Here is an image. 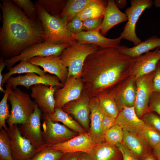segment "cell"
<instances>
[{"label":"cell","mask_w":160,"mask_h":160,"mask_svg":"<svg viewBox=\"0 0 160 160\" xmlns=\"http://www.w3.org/2000/svg\"><path fill=\"white\" fill-rule=\"evenodd\" d=\"M121 152L123 160H139L135 157L122 143H119L116 145Z\"/></svg>","instance_id":"obj_44"},{"label":"cell","mask_w":160,"mask_h":160,"mask_svg":"<svg viewBox=\"0 0 160 160\" xmlns=\"http://www.w3.org/2000/svg\"><path fill=\"white\" fill-rule=\"evenodd\" d=\"M8 100L11 106L9 116L6 121L9 126L23 124L34 111L36 103L28 94L19 88L12 89Z\"/></svg>","instance_id":"obj_5"},{"label":"cell","mask_w":160,"mask_h":160,"mask_svg":"<svg viewBox=\"0 0 160 160\" xmlns=\"http://www.w3.org/2000/svg\"><path fill=\"white\" fill-rule=\"evenodd\" d=\"M123 134V129L116 124L105 133V142L115 145L118 144L122 143Z\"/></svg>","instance_id":"obj_37"},{"label":"cell","mask_w":160,"mask_h":160,"mask_svg":"<svg viewBox=\"0 0 160 160\" xmlns=\"http://www.w3.org/2000/svg\"><path fill=\"white\" fill-rule=\"evenodd\" d=\"M30 73H34L41 76H44L47 74L39 66L32 64L27 60H22L20 63L10 68L7 72L2 74V87H3L7 80L12 75Z\"/></svg>","instance_id":"obj_29"},{"label":"cell","mask_w":160,"mask_h":160,"mask_svg":"<svg viewBox=\"0 0 160 160\" xmlns=\"http://www.w3.org/2000/svg\"><path fill=\"white\" fill-rule=\"evenodd\" d=\"M5 90L0 102V129L3 128L7 131L8 128L6 125V122L10 114L7 101L9 95L12 90V87L9 85L6 84Z\"/></svg>","instance_id":"obj_33"},{"label":"cell","mask_w":160,"mask_h":160,"mask_svg":"<svg viewBox=\"0 0 160 160\" xmlns=\"http://www.w3.org/2000/svg\"><path fill=\"white\" fill-rule=\"evenodd\" d=\"M115 2L117 7L119 9H123L126 6L127 1L126 0H116Z\"/></svg>","instance_id":"obj_50"},{"label":"cell","mask_w":160,"mask_h":160,"mask_svg":"<svg viewBox=\"0 0 160 160\" xmlns=\"http://www.w3.org/2000/svg\"><path fill=\"white\" fill-rule=\"evenodd\" d=\"M148 112H154L160 116V93L153 92L150 98Z\"/></svg>","instance_id":"obj_40"},{"label":"cell","mask_w":160,"mask_h":160,"mask_svg":"<svg viewBox=\"0 0 160 160\" xmlns=\"http://www.w3.org/2000/svg\"><path fill=\"white\" fill-rule=\"evenodd\" d=\"M99 48L93 44L78 41L68 45L60 55L61 60L68 68V77L73 76L80 78L87 57Z\"/></svg>","instance_id":"obj_4"},{"label":"cell","mask_w":160,"mask_h":160,"mask_svg":"<svg viewBox=\"0 0 160 160\" xmlns=\"http://www.w3.org/2000/svg\"><path fill=\"white\" fill-rule=\"evenodd\" d=\"M138 135L143 138L152 148L160 142V132L150 126L146 125Z\"/></svg>","instance_id":"obj_36"},{"label":"cell","mask_w":160,"mask_h":160,"mask_svg":"<svg viewBox=\"0 0 160 160\" xmlns=\"http://www.w3.org/2000/svg\"><path fill=\"white\" fill-rule=\"evenodd\" d=\"M154 71L153 91L160 93V60L157 63Z\"/></svg>","instance_id":"obj_45"},{"label":"cell","mask_w":160,"mask_h":160,"mask_svg":"<svg viewBox=\"0 0 160 160\" xmlns=\"http://www.w3.org/2000/svg\"><path fill=\"white\" fill-rule=\"evenodd\" d=\"M82 21L76 16L74 17L67 24L68 30L72 34H76L82 31Z\"/></svg>","instance_id":"obj_41"},{"label":"cell","mask_w":160,"mask_h":160,"mask_svg":"<svg viewBox=\"0 0 160 160\" xmlns=\"http://www.w3.org/2000/svg\"><path fill=\"white\" fill-rule=\"evenodd\" d=\"M41 112L36 103L33 113L26 121L19 126L22 135L37 149L44 144L41 129Z\"/></svg>","instance_id":"obj_11"},{"label":"cell","mask_w":160,"mask_h":160,"mask_svg":"<svg viewBox=\"0 0 160 160\" xmlns=\"http://www.w3.org/2000/svg\"><path fill=\"white\" fill-rule=\"evenodd\" d=\"M18 7L22 9L24 12L30 20L36 21L39 19L35 3L30 0H11Z\"/></svg>","instance_id":"obj_35"},{"label":"cell","mask_w":160,"mask_h":160,"mask_svg":"<svg viewBox=\"0 0 160 160\" xmlns=\"http://www.w3.org/2000/svg\"><path fill=\"white\" fill-rule=\"evenodd\" d=\"M103 18H98L88 19L82 21L83 30L92 31L99 29Z\"/></svg>","instance_id":"obj_42"},{"label":"cell","mask_w":160,"mask_h":160,"mask_svg":"<svg viewBox=\"0 0 160 160\" xmlns=\"http://www.w3.org/2000/svg\"><path fill=\"white\" fill-rule=\"evenodd\" d=\"M69 45L67 43L57 44L45 41L33 44L24 49L19 55L5 59L6 66L9 70L16 63L22 60H27L37 56L60 55Z\"/></svg>","instance_id":"obj_6"},{"label":"cell","mask_w":160,"mask_h":160,"mask_svg":"<svg viewBox=\"0 0 160 160\" xmlns=\"http://www.w3.org/2000/svg\"><path fill=\"white\" fill-rule=\"evenodd\" d=\"M89 98L87 94L65 105L62 109L73 115L87 132L90 127Z\"/></svg>","instance_id":"obj_18"},{"label":"cell","mask_w":160,"mask_h":160,"mask_svg":"<svg viewBox=\"0 0 160 160\" xmlns=\"http://www.w3.org/2000/svg\"><path fill=\"white\" fill-rule=\"evenodd\" d=\"M4 59L2 57L0 58V90L1 92L4 93L5 90L2 87L1 84L2 81L3 76L2 73V71L6 66V64L4 61Z\"/></svg>","instance_id":"obj_46"},{"label":"cell","mask_w":160,"mask_h":160,"mask_svg":"<svg viewBox=\"0 0 160 160\" xmlns=\"http://www.w3.org/2000/svg\"><path fill=\"white\" fill-rule=\"evenodd\" d=\"M89 105L90 114L88 133L95 143L105 142V134L102 128V121L104 113L100 107L98 98H89Z\"/></svg>","instance_id":"obj_19"},{"label":"cell","mask_w":160,"mask_h":160,"mask_svg":"<svg viewBox=\"0 0 160 160\" xmlns=\"http://www.w3.org/2000/svg\"><path fill=\"white\" fill-rule=\"evenodd\" d=\"M116 123V119L104 114L102 121V128L105 134Z\"/></svg>","instance_id":"obj_43"},{"label":"cell","mask_w":160,"mask_h":160,"mask_svg":"<svg viewBox=\"0 0 160 160\" xmlns=\"http://www.w3.org/2000/svg\"><path fill=\"white\" fill-rule=\"evenodd\" d=\"M154 71L137 78L136 96L134 108L137 116L141 119L148 112L151 96L153 91Z\"/></svg>","instance_id":"obj_10"},{"label":"cell","mask_w":160,"mask_h":160,"mask_svg":"<svg viewBox=\"0 0 160 160\" xmlns=\"http://www.w3.org/2000/svg\"><path fill=\"white\" fill-rule=\"evenodd\" d=\"M153 4L155 7L157 8H160V0H155Z\"/></svg>","instance_id":"obj_52"},{"label":"cell","mask_w":160,"mask_h":160,"mask_svg":"<svg viewBox=\"0 0 160 160\" xmlns=\"http://www.w3.org/2000/svg\"><path fill=\"white\" fill-rule=\"evenodd\" d=\"M42 136L45 143H54L63 142L77 136V134L63 124L47 118H41Z\"/></svg>","instance_id":"obj_13"},{"label":"cell","mask_w":160,"mask_h":160,"mask_svg":"<svg viewBox=\"0 0 160 160\" xmlns=\"http://www.w3.org/2000/svg\"><path fill=\"white\" fill-rule=\"evenodd\" d=\"M152 149L158 160H160V142L152 148Z\"/></svg>","instance_id":"obj_49"},{"label":"cell","mask_w":160,"mask_h":160,"mask_svg":"<svg viewBox=\"0 0 160 160\" xmlns=\"http://www.w3.org/2000/svg\"><path fill=\"white\" fill-rule=\"evenodd\" d=\"M78 159V160H92L89 153L82 152L79 153Z\"/></svg>","instance_id":"obj_48"},{"label":"cell","mask_w":160,"mask_h":160,"mask_svg":"<svg viewBox=\"0 0 160 160\" xmlns=\"http://www.w3.org/2000/svg\"><path fill=\"white\" fill-rule=\"evenodd\" d=\"M92 0H67L64 8L60 15V17L68 23L78 15Z\"/></svg>","instance_id":"obj_30"},{"label":"cell","mask_w":160,"mask_h":160,"mask_svg":"<svg viewBox=\"0 0 160 160\" xmlns=\"http://www.w3.org/2000/svg\"><path fill=\"white\" fill-rule=\"evenodd\" d=\"M160 60V48L150 51L137 58L134 64L132 73L136 78L154 71Z\"/></svg>","instance_id":"obj_22"},{"label":"cell","mask_w":160,"mask_h":160,"mask_svg":"<svg viewBox=\"0 0 160 160\" xmlns=\"http://www.w3.org/2000/svg\"><path fill=\"white\" fill-rule=\"evenodd\" d=\"M35 4L39 18L43 28L44 41L57 44H71L76 41L67 28V23L60 16L48 13L35 1Z\"/></svg>","instance_id":"obj_3"},{"label":"cell","mask_w":160,"mask_h":160,"mask_svg":"<svg viewBox=\"0 0 160 160\" xmlns=\"http://www.w3.org/2000/svg\"><path fill=\"white\" fill-rule=\"evenodd\" d=\"M107 4L106 0H92L76 16L82 21L88 19L103 18Z\"/></svg>","instance_id":"obj_28"},{"label":"cell","mask_w":160,"mask_h":160,"mask_svg":"<svg viewBox=\"0 0 160 160\" xmlns=\"http://www.w3.org/2000/svg\"><path fill=\"white\" fill-rule=\"evenodd\" d=\"M27 61L32 64L41 67L45 72L54 75L63 84L67 79L68 68L61 60L60 55L36 57Z\"/></svg>","instance_id":"obj_16"},{"label":"cell","mask_w":160,"mask_h":160,"mask_svg":"<svg viewBox=\"0 0 160 160\" xmlns=\"http://www.w3.org/2000/svg\"><path fill=\"white\" fill-rule=\"evenodd\" d=\"M122 143L132 154L139 160L152 150V148L141 136L123 130Z\"/></svg>","instance_id":"obj_23"},{"label":"cell","mask_w":160,"mask_h":160,"mask_svg":"<svg viewBox=\"0 0 160 160\" xmlns=\"http://www.w3.org/2000/svg\"><path fill=\"white\" fill-rule=\"evenodd\" d=\"M125 12H121L117 7L114 0H108L102 22L100 28L101 33L103 36L112 28L122 22L127 21Z\"/></svg>","instance_id":"obj_24"},{"label":"cell","mask_w":160,"mask_h":160,"mask_svg":"<svg viewBox=\"0 0 160 160\" xmlns=\"http://www.w3.org/2000/svg\"><path fill=\"white\" fill-rule=\"evenodd\" d=\"M79 153H64L60 160H78V157Z\"/></svg>","instance_id":"obj_47"},{"label":"cell","mask_w":160,"mask_h":160,"mask_svg":"<svg viewBox=\"0 0 160 160\" xmlns=\"http://www.w3.org/2000/svg\"><path fill=\"white\" fill-rule=\"evenodd\" d=\"M1 2V57L4 59L14 57L20 55L28 46L44 41V29L39 19L36 21H32L12 1L2 0Z\"/></svg>","instance_id":"obj_2"},{"label":"cell","mask_w":160,"mask_h":160,"mask_svg":"<svg viewBox=\"0 0 160 160\" xmlns=\"http://www.w3.org/2000/svg\"><path fill=\"white\" fill-rule=\"evenodd\" d=\"M0 160H14L8 132L3 128L0 130Z\"/></svg>","instance_id":"obj_34"},{"label":"cell","mask_w":160,"mask_h":160,"mask_svg":"<svg viewBox=\"0 0 160 160\" xmlns=\"http://www.w3.org/2000/svg\"><path fill=\"white\" fill-rule=\"evenodd\" d=\"M145 124L160 132V117L154 112H148L141 119Z\"/></svg>","instance_id":"obj_39"},{"label":"cell","mask_w":160,"mask_h":160,"mask_svg":"<svg viewBox=\"0 0 160 160\" xmlns=\"http://www.w3.org/2000/svg\"><path fill=\"white\" fill-rule=\"evenodd\" d=\"M14 160H29L37 149L21 134L17 124L9 126L7 130Z\"/></svg>","instance_id":"obj_9"},{"label":"cell","mask_w":160,"mask_h":160,"mask_svg":"<svg viewBox=\"0 0 160 160\" xmlns=\"http://www.w3.org/2000/svg\"><path fill=\"white\" fill-rule=\"evenodd\" d=\"M142 160H158L152 150L148 153Z\"/></svg>","instance_id":"obj_51"},{"label":"cell","mask_w":160,"mask_h":160,"mask_svg":"<svg viewBox=\"0 0 160 160\" xmlns=\"http://www.w3.org/2000/svg\"><path fill=\"white\" fill-rule=\"evenodd\" d=\"M131 6L125 11L127 18L120 36L137 45L142 42L136 33V25L140 16L146 9L151 8L153 2L151 0H131Z\"/></svg>","instance_id":"obj_7"},{"label":"cell","mask_w":160,"mask_h":160,"mask_svg":"<svg viewBox=\"0 0 160 160\" xmlns=\"http://www.w3.org/2000/svg\"><path fill=\"white\" fill-rule=\"evenodd\" d=\"M89 154L92 160H123L117 147L105 142L96 144Z\"/></svg>","instance_id":"obj_26"},{"label":"cell","mask_w":160,"mask_h":160,"mask_svg":"<svg viewBox=\"0 0 160 160\" xmlns=\"http://www.w3.org/2000/svg\"><path fill=\"white\" fill-rule=\"evenodd\" d=\"M136 78L132 73L113 93L112 97L119 111L124 108L134 106L136 96Z\"/></svg>","instance_id":"obj_17"},{"label":"cell","mask_w":160,"mask_h":160,"mask_svg":"<svg viewBox=\"0 0 160 160\" xmlns=\"http://www.w3.org/2000/svg\"><path fill=\"white\" fill-rule=\"evenodd\" d=\"M64 153L57 151L44 149L37 151L29 160H60Z\"/></svg>","instance_id":"obj_38"},{"label":"cell","mask_w":160,"mask_h":160,"mask_svg":"<svg viewBox=\"0 0 160 160\" xmlns=\"http://www.w3.org/2000/svg\"><path fill=\"white\" fill-rule=\"evenodd\" d=\"M137 58L126 55L113 47H99L89 55L80 77L89 98L112 97L132 73Z\"/></svg>","instance_id":"obj_1"},{"label":"cell","mask_w":160,"mask_h":160,"mask_svg":"<svg viewBox=\"0 0 160 160\" xmlns=\"http://www.w3.org/2000/svg\"><path fill=\"white\" fill-rule=\"evenodd\" d=\"M41 118H47L55 121L60 122L79 134L87 132L84 128L62 108H55L52 113L42 114Z\"/></svg>","instance_id":"obj_27"},{"label":"cell","mask_w":160,"mask_h":160,"mask_svg":"<svg viewBox=\"0 0 160 160\" xmlns=\"http://www.w3.org/2000/svg\"><path fill=\"white\" fill-rule=\"evenodd\" d=\"M5 83L10 86L12 90L18 86H24L28 89L30 87L37 84H42L50 86L62 87L64 84L55 75L47 74L44 76L37 75L34 73H27L24 75L16 77L11 76L6 81Z\"/></svg>","instance_id":"obj_12"},{"label":"cell","mask_w":160,"mask_h":160,"mask_svg":"<svg viewBox=\"0 0 160 160\" xmlns=\"http://www.w3.org/2000/svg\"><path fill=\"white\" fill-rule=\"evenodd\" d=\"M100 31L98 29L92 31H82L78 34H73V37L79 42L90 44L101 48H118L120 46L122 39L121 37L114 39L108 38L103 36Z\"/></svg>","instance_id":"obj_20"},{"label":"cell","mask_w":160,"mask_h":160,"mask_svg":"<svg viewBox=\"0 0 160 160\" xmlns=\"http://www.w3.org/2000/svg\"><path fill=\"white\" fill-rule=\"evenodd\" d=\"M36 1L51 15L59 16L66 5L67 0H38Z\"/></svg>","instance_id":"obj_31"},{"label":"cell","mask_w":160,"mask_h":160,"mask_svg":"<svg viewBox=\"0 0 160 160\" xmlns=\"http://www.w3.org/2000/svg\"><path fill=\"white\" fill-rule=\"evenodd\" d=\"M95 143L88 132L79 134L66 141L54 143H45L37 149H49L63 153L76 152H86L90 153Z\"/></svg>","instance_id":"obj_8"},{"label":"cell","mask_w":160,"mask_h":160,"mask_svg":"<svg viewBox=\"0 0 160 160\" xmlns=\"http://www.w3.org/2000/svg\"><path fill=\"white\" fill-rule=\"evenodd\" d=\"M158 47L160 48V38L153 36L132 47L120 45L117 49L123 54L132 58H137Z\"/></svg>","instance_id":"obj_25"},{"label":"cell","mask_w":160,"mask_h":160,"mask_svg":"<svg viewBox=\"0 0 160 160\" xmlns=\"http://www.w3.org/2000/svg\"><path fill=\"white\" fill-rule=\"evenodd\" d=\"M98 98L100 107L104 113L116 119L119 111L114 98L105 96Z\"/></svg>","instance_id":"obj_32"},{"label":"cell","mask_w":160,"mask_h":160,"mask_svg":"<svg viewBox=\"0 0 160 160\" xmlns=\"http://www.w3.org/2000/svg\"><path fill=\"white\" fill-rule=\"evenodd\" d=\"M84 87L80 78L68 77L63 87L57 89L55 93V108H62L66 104L79 99Z\"/></svg>","instance_id":"obj_14"},{"label":"cell","mask_w":160,"mask_h":160,"mask_svg":"<svg viewBox=\"0 0 160 160\" xmlns=\"http://www.w3.org/2000/svg\"><path fill=\"white\" fill-rule=\"evenodd\" d=\"M116 119V123L123 129L137 135L146 125L137 116L134 106L122 109Z\"/></svg>","instance_id":"obj_21"},{"label":"cell","mask_w":160,"mask_h":160,"mask_svg":"<svg viewBox=\"0 0 160 160\" xmlns=\"http://www.w3.org/2000/svg\"><path fill=\"white\" fill-rule=\"evenodd\" d=\"M60 88L39 84L31 87V97L44 114L53 113L55 108V94Z\"/></svg>","instance_id":"obj_15"}]
</instances>
